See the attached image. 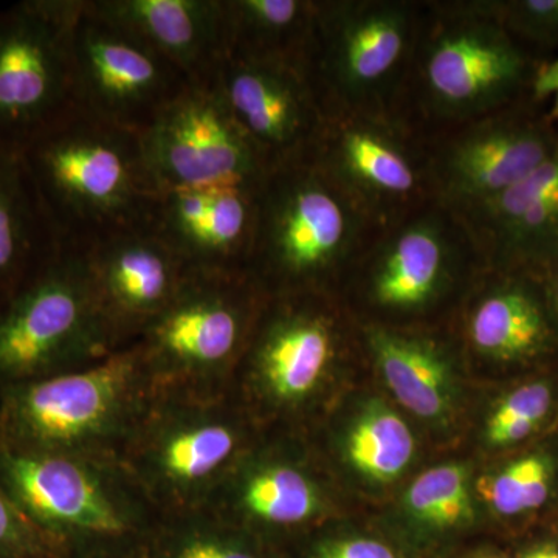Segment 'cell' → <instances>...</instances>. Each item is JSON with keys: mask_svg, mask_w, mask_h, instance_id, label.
Masks as SVG:
<instances>
[{"mask_svg": "<svg viewBox=\"0 0 558 558\" xmlns=\"http://www.w3.org/2000/svg\"><path fill=\"white\" fill-rule=\"evenodd\" d=\"M545 62L506 31L495 0H422L395 117L433 137L527 98Z\"/></svg>", "mask_w": 558, "mask_h": 558, "instance_id": "obj_1", "label": "cell"}, {"mask_svg": "<svg viewBox=\"0 0 558 558\" xmlns=\"http://www.w3.org/2000/svg\"><path fill=\"white\" fill-rule=\"evenodd\" d=\"M362 328L337 293L267 296L229 395L260 432L310 435Z\"/></svg>", "mask_w": 558, "mask_h": 558, "instance_id": "obj_2", "label": "cell"}, {"mask_svg": "<svg viewBox=\"0 0 558 558\" xmlns=\"http://www.w3.org/2000/svg\"><path fill=\"white\" fill-rule=\"evenodd\" d=\"M486 270L462 216L432 201L379 230L339 296L362 326L446 329Z\"/></svg>", "mask_w": 558, "mask_h": 558, "instance_id": "obj_3", "label": "cell"}, {"mask_svg": "<svg viewBox=\"0 0 558 558\" xmlns=\"http://www.w3.org/2000/svg\"><path fill=\"white\" fill-rule=\"evenodd\" d=\"M0 492L61 558H140L161 519L120 459L0 444Z\"/></svg>", "mask_w": 558, "mask_h": 558, "instance_id": "obj_4", "label": "cell"}, {"mask_svg": "<svg viewBox=\"0 0 558 558\" xmlns=\"http://www.w3.org/2000/svg\"><path fill=\"white\" fill-rule=\"evenodd\" d=\"M380 227L310 159L267 170L248 277L267 296L337 293Z\"/></svg>", "mask_w": 558, "mask_h": 558, "instance_id": "obj_5", "label": "cell"}, {"mask_svg": "<svg viewBox=\"0 0 558 558\" xmlns=\"http://www.w3.org/2000/svg\"><path fill=\"white\" fill-rule=\"evenodd\" d=\"M21 156L62 244L149 223L159 190L135 132L73 106Z\"/></svg>", "mask_w": 558, "mask_h": 558, "instance_id": "obj_6", "label": "cell"}, {"mask_svg": "<svg viewBox=\"0 0 558 558\" xmlns=\"http://www.w3.org/2000/svg\"><path fill=\"white\" fill-rule=\"evenodd\" d=\"M154 395L137 344L0 391V444L25 453L120 459Z\"/></svg>", "mask_w": 558, "mask_h": 558, "instance_id": "obj_7", "label": "cell"}, {"mask_svg": "<svg viewBox=\"0 0 558 558\" xmlns=\"http://www.w3.org/2000/svg\"><path fill=\"white\" fill-rule=\"evenodd\" d=\"M259 433L230 395L154 389L120 461L160 513L202 509Z\"/></svg>", "mask_w": 558, "mask_h": 558, "instance_id": "obj_8", "label": "cell"}, {"mask_svg": "<svg viewBox=\"0 0 558 558\" xmlns=\"http://www.w3.org/2000/svg\"><path fill=\"white\" fill-rule=\"evenodd\" d=\"M422 0H315L304 73L325 113L395 117Z\"/></svg>", "mask_w": 558, "mask_h": 558, "instance_id": "obj_9", "label": "cell"}, {"mask_svg": "<svg viewBox=\"0 0 558 558\" xmlns=\"http://www.w3.org/2000/svg\"><path fill=\"white\" fill-rule=\"evenodd\" d=\"M267 295L248 274L189 271L137 344L154 389L229 395Z\"/></svg>", "mask_w": 558, "mask_h": 558, "instance_id": "obj_10", "label": "cell"}, {"mask_svg": "<svg viewBox=\"0 0 558 558\" xmlns=\"http://www.w3.org/2000/svg\"><path fill=\"white\" fill-rule=\"evenodd\" d=\"M113 351L86 248L62 244L0 317V391L84 368Z\"/></svg>", "mask_w": 558, "mask_h": 558, "instance_id": "obj_11", "label": "cell"}, {"mask_svg": "<svg viewBox=\"0 0 558 558\" xmlns=\"http://www.w3.org/2000/svg\"><path fill=\"white\" fill-rule=\"evenodd\" d=\"M205 508L286 554L336 510L310 435L289 432H260Z\"/></svg>", "mask_w": 558, "mask_h": 558, "instance_id": "obj_12", "label": "cell"}, {"mask_svg": "<svg viewBox=\"0 0 558 558\" xmlns=\"http://www.w3.org/2000/svg\"><path fill=\"white\" fill-rule=\"evenodd\" d=\"M86 0L0 10V150L22 154L73 108V32Z\"/></svg>", "mask_w": 558, "mask_h": 558, "instance_id": "obj_13", "label": "cell"}, {"mask_svg": "<svg viewBox=\"0 0 558 558\" xmlns=\"http://www.w3.org/2000/svg\"><path fill=\"white\" fill-rule=\"evenodd\" d=\"M307 159L380 229L436 201L424 140L396 117L325 113Z\"/></svg>", "mask_w": 558, "mask_h": 558, "instance_id": "obj_14", "label": "cell"}, {"mask_svg": "<svg viewBox=\"0 0 558 558\" xmlns=\"http://www.w3.org/2000/svg\"><path fill=\"white\" fill-rule=\"evenodd\" d=\"M435 199L464 209L527 178L558 149V128L532 95L424 140Z\"/></svg>", "mask_w": 558, "mask_h": 558, "instance_id": "obj_15", "label": "cell"}, {"mask_svg": "<svg viewBox=\"0 0 558 558\" xmlns=\"http://www.w3.org/2000/svg\"><path fill=\"white\" fill-rule=\"evenodd\" d=\"M190 81L134 33L84 2L73 32V106L140 134Z\"/></svg>", "mask_w": 558, "mask_h": 558, "instance_id": "obj_16", "label": "cell"}, {"mask_svg": "<svg viewBox=\"0 0 558 558\" xmlns=\"http://www.w3.org/2000/svg\"><path fill=\"white\" fill-rule=\"evenodd\" d=\"M157 190L259 182L266 163L213 86L190 84L138 134Z\"/></svg>", "mask_w": 558, "mask_h": 558, "instance_id": "obj_17", "label": "cell"}, {"mask_svg": "<svg viewBox=\"0 0 558 558\" xmlns=\"http://www.w3.org/2000/svg\"><path fill=\"white\" fill-rule=\"evenodd\" d=\"M213 86L267 170L310 157L325 109L303 70L229 58Z\"/></svg>", "mask_w": 558, "mask_h": 558, "instance_id": "obj_18", "label": "cell"}, {"mask_svg": "<svg viewBox=\"0 0 558 558\" xmlns=\"http://www.w3.org/2000/svg\"><path fill=\"white\" fill-rule=\"evenodd\" d=\"M84 248L113 344L131 347L171 303L189 271L149 223L112 231Z\"/></svg>", "mask_w": 558, "mask_h": 558, "instance_id": "obj_19", "label": "cell"}, {"mask_svg": "<svg viewBox=\"0 0 558 558\" xmlns=\"http://www.w3.org/2000/svg\"><path fill=\"white\" fill-rule=\"evenodd\" d=\"M450 329L462 355L495 366L534 362L558 340L543 278L520 270L484 271Z\"/></svg>", "mask_w": 558, "mask_h": 558, "instance_id": "obj_20", "label": "cell"}, {"mask_svg": "<svg viewBox=\"0 0 558 558\" xmlns=\"http://www.w3.org/2000/svg\"><path fill=\"white\" fill-rule=\"evenodd\" d=\"M259 183L161 190L149 226L186 271L247 274Z\"/></svg>", "mask_w": 558, "mask_h": 558, "instance_id": "obj_21", "label": "cell"}, {"mask_svg": "<svg viewBox=\"0 0 558 558\" xmlns=\"http://www.w3.org/2000/svg\"><path fill=\"white\" fill-rule=\"evenodd\" d=\"M458 213L487 269L542 277L558 264V149L515 185Z\"/></svg>", "mask_w": 558, "mask_h": 558, "instance_id": "obj_22", "label": "cell"}, {"mask_svg": "<svg viewBox=\"0 0 558 558\" xmlns=\"http://www.w3.org/2000/svg\"><path fill=\"white\" fill-rule=\"evenodd\" d=\"M360 328L366 355L396 402L429 427H450L459 413L462 357L451 329Z\"/></svg>", "mask_w": 558, "mask_h": 558, "instance_id": "obj_23", "label": "cell"}, {"mask_svg": "<svg viewBox=\"0 0 558 558\" xmlns=\"http://www.w3.org/2000/svg\"><path fill=\"white\" fill-rule=\"evenodd\" d=\"M167 58L194 86H211L227 60L226 0H90Z\"/></svg>", "mask_w": 558, "mask_h": 558, "instance_id": "obj_24", "label": "cell"}, {"mask_svg": "<svg viewBox=\"0 0 558 558\" xmlns=\"http://www.w3.org/2000/svg\"><path fill=\"white\" fill-rule=\"evenodd\" d=\"M62 247L21 154L0 150V303L3 307Z\"/></svg>", "mask_w": 558, "mask_h": 558, "instance_id": "obj_25", "label": "cell"}, {"mask_svg": "<svg viewBox=\"0 0 558 558\" xmlns=\"http://www.w3.org/2000/svg\"><path fill=\"white\" fill-rule=\"evenodd\" d=\"M329 449L365 486L398 483L416 459L413 428L379 398L363 400L347 422L329 429Z\"/></svg>", "mask_w": 558, "mask_h": 558, "instance_id": "obj_26", "label": "cell"}, {"mask_svg": "<svg viewBox=\"0 0 558 558\" xmlns=\"http://www.w3.org/2000/svg\"><path fill=\"white\" fill-rule=\"evenodd\" d=\"M314 16L315 0H226L227 60L304 72Z\"/></svg>", "mask_w": 558, "mask_h": 558, "instance_id": "obj_27", "label": "cell"}, {"mask_svg": "<svg viewBox=\"0 0 558 558\" xmlns=\"http://www.w3.org/2000/svg\"><path fill=\"white\" fill-rule=\"evenodd\" d=\"M403 524L418 543L446 542L476 520L475 486L469 465L444 462L425 470L400 501Z\"/></svg>", "mask_w": 558, "mask_h": 558, "instance_id": "obj_28", "label": "cell"}, {"mask_svg": "<svg viewBox=\"0 0 558 558\" xmlns=\"http://www.w3.org/2000/svg\"><path fill=\"white\" fill-rule=\"evenodd\" d=\"M140 558H289L207 508L161 513Z\"/></svg>", "mask_w": 558, "mask_h": 558, "instance_id": "obj_29", "label": "cell"}, {"mask_svg": "<svg viewBox=\"0 0 558 558\" xmlns=\"http://www.w3.org/2000/svg\"><path fill=\"white\" fill-rule=\"evenodd\" d=\"M556 469L546 453L513 459L481 480L476 490L501 517H520L546 505L553 492Z\"/></svg>", "mask_w": 558, "mask_h": 558, "instance_id": "obj_30", "label": "cell"}, {"mask_svg": "<svg viewBox=\"0 0 558 558\" xmlns=\"http://www.w3.org/2000/svg\"><path fill=\"white\" fill-rule=\"evenodd\" d=\"M553 409V389L531 381L508 392L488 413L484 439L494 449L515 446L542 427Z\"/></svg>", "mask_w": 558, "mask_h": 558, "instance_id": "obj_31", "label": "cell"}, {"mask_svg": "<svg viewBox=\"0 0 558 558\" xmlns=\"http://www.w3.org/2000/svg\"><path fill=\"white\" fill-rule=\"evenodd\" d=\"M499 21L543 61L558 50V0H495Z\"/></svg>", "mask_w": 558, "mask_h": 558, "instance_id": "obj_32", "label": "cell"}, {"mask_svg": "<svg viewBox=\"0 0 558 558\" xmlns=\"http://www.w3.org/2000/svg\"><path fill=\"white\" fill-rule=\"evenodd\" d=\"M289 558H400L384 539L371 535L330 531L312 532L288 550Z\"/></svg>", "mask_w": 558, "mask_h": 558, "instance_id": "obj_33", "label": "cell"}, {"mask_svg": "<svg viewBox=\"0 0 558 558\" xmlns=\"http://www.w3.org/2000/svg\"><path fill=\"white\" fill-rule=\"evenodd\" d=\"M0 558H61L49 539L0 492Z\"/></svg>", "mask_w": 558, "mask_h": 558, "instance_id": "obj_34", "label": "cell"}, {"mask_svg": "<svg viewBox=\"0 0 558 558\" xmlns=\"http://www.w3.org/2000/svg\"><path fill=\"white\" fill-rule=\"evenodd\" d=\"M554 97L553 106L548 110L549 119L557 123L558 121V57L556 60L546 61L539 68L534 84H532V98L535 101L543 102Z\"/></svg>", "mask_w": 558, "mask_h": 558, "instance_id": "obj_35", "label": "cell"}, {"mask_svg": "<svg viewBox=\"0 0 558 558\" xmlns=\"http://www.w3.org/2000/svg\"><path fill=\"white\" fill-rule=\"evenodd\" d=\"M542 278L545 282L546 292H548L550 307H553L558 323V264L546 271L545 275H542Z\"/></svg>", "mask_w": 558, "mask_h": 558, "instance_id": "obj_36", "label": "cell"}, {"mask_svg": "<svg viewBox=\"0 0 558 558\" xmlns=\"http://www.w3.org/2000/svg\"><path fill=\"white\" fill-rule=\"evenodd\" d=\"M519 558H558V546L549 545V543L531 546L523 550Z\"/></svg>", "mask_w": 558, "mask_h": 558, "instance_id": "obj_37", "label": "cell"}, {"mask_svg": "<svg viewBox=\"0 0 558 558\" xmlns=\"http://www.w3.org/2000/svg\"><path fill=\"white\" fill-rule=\"evenodd\" d=\"M468 558H506V557L498 556V554L480 553V554H473V556H470Z\"/></svg>", "mask_w": 558, "mask_h": 558, "instance_id": "obj_38", "label": "cell"}, {"mask_svg": "<svg viewBox=\"0 0 558 558\" xmlns=\"http://www.w3.org/2000/svg\"><path fill=\"white\" fill-rule=\"evenodd\" d=\"M3 310H5V307H3V306H2V303H0V317H2Z\"/></svg>", "mask_w": 558, "mask_h": 558, "instance_id": "obj_39", "label": "cell"}]
</instances>
